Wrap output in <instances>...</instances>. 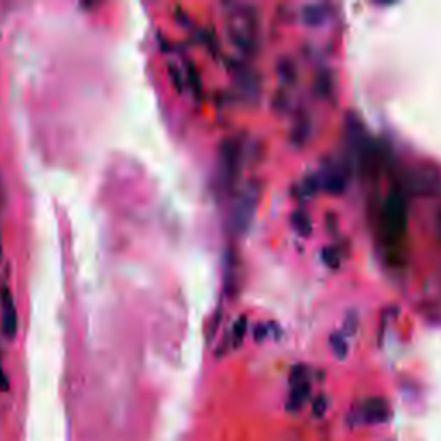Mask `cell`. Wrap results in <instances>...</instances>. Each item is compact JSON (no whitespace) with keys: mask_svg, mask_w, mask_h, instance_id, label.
I'll use <instances>...</instances> for the list:
<instances>
[{"mask_svg":"<svg viewBox=\"0 0 441 441\" xmlns=\"http://www.w3.org/2000/svg\"><path fill=\"white\" fill-rule=\"evenodd\" d=\"M329 343H331V350L333 353L336 355V358L343 360V358L347 357V353H349V343H347L345 336L335 333V335L331 336V340H329Z\"/></svg>","mask_w":441,"mask_h":441,"instance_id":"obj_13","label":"cell"},{"mask_svg":"<svg viewBox=\"0 0 441 441\" xmlns=\"http://www.w3.org/2000/svg\"><path fill=\"white\" fill-rule=\"evenodd\" d=\"M324 260H326V264L331 265V267H336V265H338V263H340V257H338V253L335 252V250H326Z\"/></svg>","mask_w":441,"mask_h":441,"instance_id":"obj_19","label":"cell"},{"mask_svg":"<svg viewBox=\"0 0 441 441\" xmlns=\"http://www.w3.org/2000/svg\"><path fill=\"white\" fill-rule=\"evenodd\" d=\"M6 202V195H3V183H2V176H0V206Z\"/></svg>","mask_w":441,"mask_h":441,"instance_id":"obj_23","label":"cell"},{"mask_svg":"<svg viewBox=\"0 0 441 441\" xmlns=\"http://www.w3.org/2000/svg\"><path fill=\"white\" fill-rule=\"evenodd\" d=\"M267 326H263V324H259L256 328V331H253V338L257 340V342H260V340H264L265 336L269 335V331H267Z\"/></svg>","mask_w":441,"mask_h":441,"instance_id":"obj_21","label":"cell"},{"mask_svg":"<svg viewBox=\"0 0 441 441\" xmlns=\"http://www.w3.org/2000/svg\"><path fill=\"white\" fill-rule=\"evenodd\" d=\"M383 221H385V228L390 236L398 238V236L405 235L407 231V203L400 193L393 192L388 197L385 210H383Z\"/></svg>","mask_w":441,"mask_h":441,"instance_id":"obj_4","label":"cell"},{"mask_svg":"<svg viewBox=\"0 0 441 441\" xmlns=\"http://www.w3.org/2000/svg\"><path fill=\"white\" fill-rule=\"evenodd\" d=\"M260 199V186L259 183H249L242 192L238 193L236 200L233 202V209L229 213V229L233 235H245L252 226L253 217H256L257 206Z\"/></svg>","mask_w":441,"mask_h":441,"instance_id":"obj_1","label":"cell"},{"mask_svg":"<svg viewBox=\"0 0 441 441\" xmlns=\"http://www.w3.org/2000/svg\"><path fill=\"white\" fill-rule=\"evenodd\" d=\"M390 414V405L385 398H369L355 408L350 421L358 424H383L388 421Z\"/></svg>","mask_w":441,"mask_h":441,"instance_id":"obj_5","label":"cell"},{"mask_svg":"<svg viewBox=\"0 0 441 441\" xmlns=\"http://www.w3.org/2000/svg\"><path fill=\"white\" fill-rule=\"evenodd\" d=\"M245 333H247V317L245 315H242V317L238 319V321L235 322V326H233V333H231V345L235 347H240L242 345L243 338H245Z\"/></svg>","mask_w":441,"mask_h":441,"instance_id":"obj_15","label":"cell"},{"mask_svg":"<svg viewBox=\"0 0 441 441\" xmlns=\"http://www.w3.org/2000/svg\"><path fill=\"white\" fill-rule=\"evenodd\" d=\"M236 274H238V265H236V257L233 253H229L228 259H226V292L233 293L236 292Z\"/></svg>","mask_w":441,"mask_h":441,"instance_id":"obj_11","label":"cell"},{"mask_svg":"<svg viewBox=\"0 0 441 441\" xmlns=\"http://www.w3.org/2000/svg\"><path fill=\"white\" fill-rule=\"evenodd\" d=\"M358 328V317L355 312H350L349 315L345 317V322H343V331H345V335L352 336L355 335V331H357Z\"/></svg>","mask_w":441,"mask_h":441,"instance_id":"obj_16","label":"cell"},{"mask_svg":"<svg viewBox=\"0 0 441 441\" xmlns=\"http://www.w3.org/2000/svg\"><path fill=\"white\" fill-rule=\"evenodd\" d=\"M242 164V145L236 138H226L219 147L217 156V178L222 188H231L235 185Z\"/></svg>","mask_w":441,"mask_h":441,"instance_id":"obj_3","label":"cell"},{"mask_svg":"<svg viewBox=\"0 0 441 441\" xmlns=\"http://www.w3.org/2000/svg\"><path fill=\"white\" fill-rule=\"evenodd\" d=\"M0 392H9V378L2 367H0Z\"/></svg>","mask_w":441,"mask_h":441,"instance_id":"obj_22","label":"cell"},{"mask_svg":"<svg viewBox=\"0 0 441 441\" xmlns=\"http://www.w3.org/2000/svg\"><path fill=\"white\" fill-rule=\"evenodd\" d=\"M0 259H2V240H0Z\"/></svg>","mask_w":441,"mask_h":441,"instance_id":"obj_24","label":"cell"},{"mask_svg":"<svg viewBox=\"0 0 441 441\" xmlns=\"http://www.w3.org/2000/svg\"><path fill=\"white\" fill-rule=\"evenodd\" d=\"M169 74H171V78H173V83H174V87H176V90H178V92H181V90H183V80H181V76H179V71H178V67H174V66H169Z\"/></svg>","mask_w":441,"mask_h":441,"instance_id":"obj_20","label":"cell"},{"mask_svg":"<svg viewBox=\"0 0 441 441\" xmlns=\"http://www.w3.org/2000/svg\"><path fill=\"white\" fill-rule=\"evenodd\" d=\"M317 179H319V186H321L322 190H326V192L329 193H335V195L342 193L347 185L345 176H343L336 167H326V169L319 174Z\"/></svg>","mask_w":441,"mask_h":441,"instance_id":"obj_8","label":"cell"},{"mask_svg":"<svg viewBox=\"0 0 441 441\" xmlns=\"http://www.w3.org/2000/svg\"><path fill=\"white\" fill-rule=\"evenodd\" d=\"M235 71L238 74L240 87H242L243 92L249 93V95H257L259 93V80H257L256 74L245 66H236Z\"/></svg>","mask_w":441,"mask_h":441,"instance_id":"obj_10","label":"cell"},{"mask_svg":"<svg viewBox=\"0 0 441 441\" xmlns=\"http://www.w3.org/2000/svg\"><path fill=\"white\" fill-rule=\"evenodd\" d=\"M329 16V9L324 3H309V6L303 7L302 10V19L303 23L309 24V26H319V24L324 23Z\"/></svg>","mask_w":441,"mask_h":441,"instance_id":"obj_9","label":"cell"},{"mask_svg":"<svg viewBox=\"0 0 441 441\" xmlns=\"http://www.w3.org/2000/svg\"><path fill=\"white\" fill-rule=\"evenodd\" d=\"M314 415H317V417H322V415L326 414V410H328V400H326V397H319L317 400L314 401Z\"/></svg>","mask_w":441,"mask_h":441,"instance_id":"obj_18","label":"cell"},{"mask_svg":"<svg viewBox=\"0 0 441 441\" xmlns=\"http://www.w3.org/2000/svg\"><path fill=\"white\" fill-rule=\"evenodd\" d=\"M186 83L192 88L193 95L200 97L202 95V80H200V74L197 71V67L192 63H188V69H186Z\"/></svg>","mask_w":441,"mask_h":441,"instance_id":"obj_12","label":"cell"},{"mask_svg":"<svg viewBox=\"0 0 441 441\" xmlns=\"http://www.w3.org/2000/svg\"><path fill=\"white\" fill-rule=\"evenodd\" d=\"M229 37L245 52H253L257 37V19L256 13L250 7L238 6L231 10L228 21Z\"/></svg>","mask_w":441,"mask_h":441,"instance_id":"obj_2","label":"cell"},{"mask_svg":"<svg viewBox=\"0 0 441 441\" xmlns=\"http://www.w3.org/2000/svg\"><path fill=\"white\" fill-rule=\"evenodd\" d=\"M292 222H293V226H295L297 231H299L302 236H307L310 233V229H312L310 217L307 216L306 213H302V210H299V213L293 214Z\"/></svg>","mask_w":441,"mask_h":441,"instance_id":"obj_14","label":"cell"},{"mask_svg":"<svg viewBox=\"0 0 441 441\" xmlns=\"http://www.w3.org/2000/svg\"><path fill=\"white\" fill-rule=\"evenodd\" d=\"M2 331L7 338H14L17 333V314L13 297L7 290L2 292Z\"/></svg>","mask_w":441,"mask_h":441,"instance_id":"obj_7","label":"cell"},{"mask_svg":"<svg viewBox=\"0 0 441 441\" xmlns=\"http://www.w3.org/2000/svg\"><path fill=\"white\" fill-rule=\"evenodd\" d=\"M310 395V385L306 378V371L302 367H297L292 374V390H290L288 401H286V408L290 412H299L307 401Z\"/></svg>","mask_w":441,"mask_h":441,"instance_id":"obj_6","label":"cell"},{"mask_svg":"<svg viewBox=\"0 0 441 441\" xmlns=\"http://www.w3.org/2000/svg\"><path fill=\"white\" fill-rule=\"evenodd\" d=\"M307 135H309V123L307 121H300L295 126V130H293V142L302 143L307 138Z\"/></svg>","mask_w":441,"mask_h":441,"instance_id":"obj_17","label":"cell"}]
</instances>
